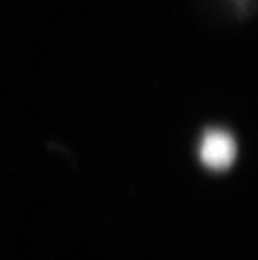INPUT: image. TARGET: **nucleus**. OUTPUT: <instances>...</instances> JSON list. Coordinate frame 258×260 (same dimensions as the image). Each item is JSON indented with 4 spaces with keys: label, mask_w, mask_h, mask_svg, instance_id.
<instances>
[{
    "label": "nucleus",
    "mask_w": 258,
    "mask_h": 260,
    "mask_svg": "<svg viewBox=\"0 0 258 260\" xmlns=\"http://www.w3.org/2000/svg\"><path fill=\"white\" fill-rule=\"evenodd\" d=\"M237 158V143L228 131L211 129L203 135L200 143V159L213 171L228 170Z\"/></svg>",
    "instance_id": "f257e3e1"
}]
</instances>
